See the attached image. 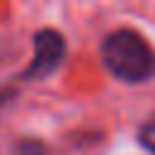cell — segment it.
<instances>
[{"mask_svg":"<svg viewBox=\"0 0 155 155\" xmlns=\"http://www.w3.org/2000/svg\"><path fill=\"white\" fill-rule=\"evenodd\" d=\"M104 68L124 82H148L155 75V51L136 29H114L104 36L102 46Z\"/></svg>","mask_w":155,"mask_h":155,"instance_id":"cell-1","label":"cell"},{"mask_svg":"<svg viewBox=\"0 0 155 155\" xmlns=\"http://www.w3.org/2000/svg\"><path fill=\"white\" fill-rule=\"evenodd\" d=\"M65 58V39L56 29H41L34 34V53L29 65L22 73V80H44L48 78Z\"/></svg>","mask_w":155,"mask_h":155,"instance_id":"cell-2","label":"cell"},{"mask_svg":"<svg viewBox=\"0 0 155 155\" xmlns=\"http://www.w3.org/2000/svg\"><path fill=\"white\" fill-rule=\"evenodd\" d=\"M10 155H46V148L39 140H19V143H12Z\"/></svg>","mask_w":155,"mask_h":155,"instance_id":"cell-3","label":"cell"},{"mask_svg":"<svg viewBox=\"0 0 155 155\" xmlns=\"http://www.w3.org/2000/svg\"><path fill=\"white\" fill-rule=\"evenodd\" d=\"M138 143H140L148 153L155 155V116L140 126V131H138Z\"/></svg>","mask_w":155,"mask_h":155,"instance_id":"cell-4","label":"cell"},{"mask_svg":"<svg viewBox=\"0 0 155 155\" xmlns=\"http://www.w3.org/2000/svg\"><path fill=\"white\" fill-rule=\"evenodd\" d=\"M7 94H12V92H5V94H2V92H0V104H2V102H5V99H7Z\"/></svg>","mask_w":155,"mask_h":155,"instance_id":"cell-5","label":"cell"}]
</instances>
